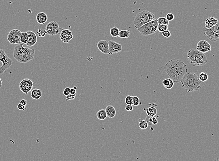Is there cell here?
<instances>
[{
  "label": "cell",
  "mask_w": 219,
  "mask_h": 161,
  "mask_svg": "<svg viewBox=\"0 0 219 161\" xmlns=\"http://www.w3.org/2000/svg\"><path fill=\"white\" fill-rule=\"evenodd\" d=\"M119 29L117 27H112L110 29V34L112 37H119Z\"/></svg>",
  "instance_id": "d4e9b609"
},
{
  "label": "cell",
  "mask_w": 219,
  "mask_h": 161,
  "mask_svg": "<svg viewBox=\"0 0 219 161\" xmlns=\"http://www.w3.org/2000/svg\"><path fill=\"white\" fill-rule=\"evenodd\" d=\"M37 34L38 37H44L47 34L46 31L44 29H39L37 31Z\"/></svg>",
  "instance_id": "4dcf8cb0"
},
{
  "label": "cell",
  "mask_w": 219,
  "mask_h": 161,
  "mask_svg": "<svg viewBox=\"0 0 219 161\" xmlns=\"http://www.w3.org/2000/svg\"><path fill=\"white\" fill-rule=\"evenodd\" d=\"M70 92H71V88H66L63 90V94L65 96H68L69 94H70Z\"/></svg>",
  "instance_id": "8d00e7d4"
},
{
  "label": "cell",
  "mask_w": 219,
  "mask_h": 161,
  "mask_svg": "<svg viewBox=\"0 0 219 161\" xmlns=\"http://www.w3.org/2000/svg\"><path fill=\"white\" fill-rule=\"evenodd\" d=\"M164 70L167 75L175 83L180 82L183 77L188 72V67L184 62L173 59L164 66Z\"/></svg>",
  "instance_id": "6da1fadb"
},
{
  "label": "cell",
  "mask_w": 219,
  "mask_h": 161,
  "mask_svg": "<svg viewBox=\"0 0 219 161\" xmlns=\"http://www.w3.org/2000/svg\"><path fill=\"white\" fill-rule=\"evenodd\" d=\"M204 35L212 42H216L219 40V22L212 28L206 29Z\"/></svg>",
  "instance_id": "ba28073f"
},
{
  "label": "cell",
  "mask_w": 219,
  "mask_h": 161,
  "mask_svg": "<svg viewBox=\"0 0 219 161\" xmlns=\"http://www.w3.org/2000/svg\"><path fill=\"white\" fill-rule=\"evenodd\" d=\"M73 37L72 32L68 29H63L60 34V38L65 43H69V41Z\"/></svg>",
  "instance_id": "4fadbf2b"
},
{
  "label": "cell",
  "mask_w": 219,
  "mask_h": 161,
  "mask_svg": "<svg viewBox=\"0 0 219 161\" xmlns=\"http://www.w3.org/2000/svg\"><path fill=\"white\" fill-rule=\"evenodd\" d=\"M162 35H163V37L166 38L170 37H171V35L170 32L168 30H167V31L162 32Z\"/></svg>",
  "instance_id": "d590c367"
},
{
  "label": "cell",
  "mask_w": 219,
  "mask_h": 161,
  "mask_svg": "<svg viewBox=\"0 0 219 161\" xmlns=\"http://www.w3.org/2000/svg\"><path fill=\"white\" fill-rule=\"evenodd\" d=\"M146 113L148 116H154L157 114V110L155 107H149L146 109Z\"/></svg>",
  "instance_id": "603a6c76"
},
{
  "label": "cell",
  "mask_w": 219,
  "mask_h": 161,
  "mask_svg": "<svg viewBox=\"0 0 219 161\" xmlns=\"http://www.w3.org/2000/svg\"><path fill=\"white\" fill-rule=\"evenodd\" d=\"M199 79L200 81L202 82H205L208 79V74L205 72H201L200 73L198 76Z\"/></svg>",
  "instance_id": "83f0119b"
},
{
  "label": "cell",
  "mask_w": 219,
  "mask_h": 161,
  "mask_svg": "<svg viewBox=\"0 0 219 161\" xmlns=\"http://www.w3.org/2000/svg\"><path fill=\"white\" fill-rule=\"evenodd\" d=\"M60 29L59 26L57 22L51 21L47 24L45 30L48 35L54 36L59 33Z\"/></svg>",
  "instance_id": "30bf717a"
},
{
  "label": "cell",
  "mask_w": 219,
  "mask_h": 161,
  "mask_svg": "<svg viewBox=\"0 0 219 161\" xmlns=\"http://www.w3.org/2000/svg\"><path fill=\"white\" fill-rule=\"evenodd\" d=\"M180 82L182 87L188 92L198 91L201 88V82L195 73L188 72Z\"/></svg>",
  "instance_id": "3957f363"
},
{
  "label": "cell",
  "mask_w": 219,
  "mask_h": 161,
  "mask_svg": "<svg viewBox=\"0 0 219 161\" xmlns=\"http://www.w3.org/2000/svg\"><path fill=\"white\" fill-rule=\"evenodd\" d=\"M125 103L127 105H133V98L131 96H127L125 99Z\"/></svg>",
  "instance_id": "d6a6232c"
},
{
  "label": "cell",
  "mask_w": 219,
  "mask_h": 161,
  "mask_svg": "<svg viewBox=\"0 0 219 161\" xmlns=\"http://www.w3.org/2000/svg\"><path fill=\"white\" fill-rule=\"evenodd\" d=\"M0 62L2 63V65L0 67V74L1 75L10 67L13 63L12 59L1 49H0Z\"/></svg>",
  "instance_id": "52a82bcc"
},
{
  "label": "cell",
  "mask_w": 219,
  "mask_h": 161,
  "mask_svg": "<svg viewBox=\"0 0 219 161\" xmlns=\"http://www.w3.org/2000/svg\"><path fill=\"white\" fill-rule=\"evenodd\" d=\"M196 49L200 52L205 53L211 50V46L208 41L202 40L197 43Z\"/></svg>",
  "instance_id": "5bb4252c"
},
{
  "label": "cell",
  "mask_w": 219,
  "mask_h": 161,
  "mask_svg": "<svg viewBox=\"0 0 219 161\" xmlns=\"http://www.w3.org/2000/svg\"><path fill=\"white\" fill-rule=\"evenodd\" d=\"M97 118L100 120H104L107 118V114L105 109H101L99 110L97 113Z\"/></svg>",
  "instance_id": "7402d4cb"
},
{
  "label": "cell",
  "mask_w": 219,
  "mask_h": 161,
  "mask_svg": "<svg viewBox=\"0 0 219 161\" xmlns=\"http://www.w3.org/2000/svg\"><path fill=\"white\" fill-rule=\"evenodd\" d=\"M163 86L167 90H171L174 86V82L171 78H167L162 82Z\"/></svg>",
  "instance_id": "44dd1931"
},
{
  "label": "cell",
  "mask_w": 219,
  "mask_h": 161,
  "mask_svg": "<svg viewBox=\"0 0 219 161\" xmlns=\"http://www.w3.org/2000/svg\"><path fill=\"white\" fill-rule=\"evenodd\" d=\"M218 22H219L218 20L215 17L213 16L208 17V18L206 20L205 22L206 29H208L214 27V26L217 23H218Z\"/></svg>",
  "instance_id": "e0dca14e"
},
{
  "label": "cell",
  "mask_w": 219,
  "mask_h": 161,
  "mask_svg": "<svg viewBox=\"0 0 219 161\" xmlns=\"http://www.w3.org/2000/svg\"><path fill=\"white\" fill-rule=\"evenodd\" d=\"M187 58L192 66H203L207 62V56L205 53L195 49L189 50Z\"/></svg>",
  "instance_id": "277c9868"
},
{
  "label": "cell",
  "mask_w": 219,
  "mask_h": 161,
  "mask_svg": "<svg viewBox=\"0 0 219 161\" xmlns=\"http://www.w3.org/2000/svg\"><path fill=\"white\" fill-rule=\"evenodd\" d=\"M20 103H21L22 105L24 106H26L27 104V101L25 99H22L20 101Z\"/></svg>",
  "instance_id": "b9f144b4"
},
{
  "label": "cell",
  "mask_w": 219,
  "mask_h": 161,
  "mask_svg": "<svg viewBox=\"0 0 219 161\" xmlns=\"http://www.w3.org/2000/svg\"><path fill=\"white\" fill-rule=\"evenodd\" d=\"M154 19H155V16L152 13L147 10L141 11L137 14V15L135 16L133 22L134 27L138 29V28L141 27L142 26L144 25L145 24L153 21Z\"/></svg>",
  "instance_id": "5b68a950"
},
{
  "label": "cell",
  "mask_w": 219,
  "mask_h": 161,
  "mask_svg": "<svg viewBox=\"0 0 219 161\" xmlns=\"http://www.w3.org/2000/svg\"><path fill=\"white\" fill-rule=\"evenodd\" d=\"M216 161H219V157H218V158H217L216 159Z\"/></svg>",
  "instance_id": "f6af8a7d"
},
{
  "label": "cell",
  "mask_w": 219,
  "mask_h": 161,
  "mask_svg": "<svg viewBox=\"0 0 219 161\" xmlns=\"http://www.w3.org/2000/svg\"><path fill=\"white\" fill-rule=\"evenodd\" d=\"M158 122L157 119H156V118L155 116H154L153 122H152V125H156L158 124Z\"/></svg>",
  "instance_id": "7bdbcfd3"
},
{
  "label": "cell",
  "mask_w": 219,
  "mask_h": 161,
  "mask_svg": "<svg viewBox=\"0 0 219 161\" xmlns=\"http://www.w3.org/2000/svg\"><path fill=\"white\" fill-rule=\"evenodd\" d=\"M24 44L20 43L15 47L14 50L13 56L15 59L20 63H27L34 58V49L24 47Z\"/></svg>",
  "instance_id": "7a4b0ae2"
},
{
  "label": "cell",
  "mask_w": 219,
  "mask_h": 161,
  "mask_svg": "<svg viewBox=\"0 0 219 161\" xmlns=\"http://www.w3.org/2000/svg\"><path fill=\"white\" fill-rule=\"evenodd\" d=\"M75 96L74 95H72V94H69L68 96H66V101H68L71 100H74L75 98Z\"/></svg>",
  "instance_id": "74e56055"
},
{
  "label": "cell",
  "mask_w": 219,
  "mask_h": 161,
  "mask_svg": "<svg viewBox=\"0 0 219 161\" xmlns=\"http://www.w3.org/2000/svg\"><path fill=\"white\" fill-rule=\"evenodd\" d=\"M37 22L40 24H44L48 20V16L44 12H40L37 14L36 16Z\"/></svg>",
  "instance_id": "ac0fdd59"
},
{
  "label": "cell",
  "mask_w": 219,
  "mask_h": 161,
  "mask_svg": "<svg viewBox=\"0 0 219 161\" xmlns=\"http://www.w3.org/2000/svg\"><path fill=\"white\" fill-rule=\"evenodd\" d=\"M130 34V32L129 30L124 29L119 32V37L123 39H126L129 37Z\"/></svg>",
  "instance_id": "cb8c5ba5"
},
{
  "label": "cell",
  "mask_w": 219,
  "mask_h": 161,
  "mask_svg": "<svg viewBox=\"0 0 219 161\" xmlns=\"http://www.w3.org/2000/svg\"><path fill=\"white\" fill-rule=\"evenodd\" d=\"M22 32L18 29H14L9 32L7 40L11 44H19L21 43Z\"/></svg>",
  "instance_id": "9c48e42d"
},
{
  "label": "cell",
  "mask_w": 219,
  "mask_h": 161,
  "mask_svg": "<svg viewBox=\"0 0 219 161\" xmlns=\"http://www.w3.org/2000/svg\"><path fill=\"white\" fill-rule=\"evenodd\" d=\"M109 43V55L118 53L122 50V45L111 40L108 41Z\"/></svg>",
  "instance_id": "7c38bea8"
},
{
  "label": "cell",
  "mask_w": 219,
  "mask_h": 161,
  "mask_svg": "<svg viewBox=\"0 0 219 161\" xmlns=\"http://www.w3.org/2000/svg\"><path fill=\"white\" fill-rule=\"evenodd\" d=\"M132 98H133V105L136 106L139 105L140 103V100L139 97L136 96H133Z\"/></svg>",
  "instance_id": "1f68e13d"
},
{
  "label": "cell",
  "mask_w": 219,
  "mask_h": 161,
  "mask_svg": "<svg viewBox=\"0 0 219 161\" xmlns=\"http://www.w3.org/2000/svg\"><path fill=\"white\" fill-rule=\"evenodd\" d=\"M157 22L158 24L169 25V21L167 19L166 17H159L158 19H157Z\"/></svg>",
  "instance_id": "f1b7e54d"
},
{
  "label": "cell",
  "mask_w": 219,
  "mask_h": 161,
  "mask_svg": "<svg viewBox=\"0 0 219 161\" xmlns=\"http://www.w3.org/2000/svg\"><path fill=\"white\" fill-rule=\"evenodd\" d=\"M28 34V41L27 45L28 47H31L35 45L37 41V37L35 32L32 31H27Z\"/></svg>",
  "instance_id": "2e32d148"
},
{
  "label": "cell",
  "mask_w": 219,
  "mask_h": 161,
  "mask_svg": "<svg viewBox=\"0 0 219 161\" xmlns=\"http://www.w3.org/2000/svg\"><path fill=\"white\" fill-rule=\"evenodd\" d=\"M166 18L168 21H172L174 19V16L173 13H169L167 14Z\"/></svg>",
  "instance_id": "e575fe53"
},
{
  "label": "cell",
  "mask_w": 219,
  "mask_h": 161,
  "mask_svg": "<svg viewBox=\"0 0 219 161\" xmlns=\"http://www.w3.org/2000/svg\"><path fill=\"white\" fill-rule=\"evenodd\" d=\"M125 109L127 111H131L133 109V107L132 105H127L125 106Z\"/></svg>",
  "instance_id": "ab89813d"
},
{
  "label": "cell",
  "mask_w": 219,
  "mask_h": 161,
  "mask_svg": "<svg viewBox=\"0 0 219 161\" xmlns=\"http://www.w3.org/2000/svg\"><path fill=\"white\" fill-rule=\"evenodd\" d=\"M77 87H74L73 88H71V92H70V94H72V95H74V96H76L77 94Z\"/></svg>",
  "instance_id": "f35d334b"
},
{
  "label": "cell",
  "mask_w": 219,
  "mask_h": 161,
  "mask_svg": "<svg viewBox=\"0 0 219 161\" xmlns=\"http://www.w3.org/2000/svg\"><path fill=\"white\" fill-rule=\"evenodd\" d=\"M107 116L110 118H114L116 114V110L114 107L112 105H109L105 109Z\"/></svg>",
  "instance_id": "d6986e66"
},
{
  "label": "cell",
  "mask_w": 219,
  "mask_h": 161,
  "mask_svg": "<svg viewBox=\"0 0 219 161\" xmlns=\"http://www.w3.org/2000/svg\"><path fill=\"white\" fill-rule=\"evenodd\" d=\"M34 86V84L31 80L28 79H23L20 82L19 84L20 89L22 92L25 94H28Z\"/></svg>",
  "instance_id": "8fae6325"
},
{
  "label": "cell",
  "mask_w": 219,
  "mask_h": 161,
  "mask_svg": "<svg viewBox=\"0 0 219 161\" xmlns=\"http://www.w3.org/2000/svg\"><path fill=\"white\" fill-rule=\"evenodd\" d=\"M139 126L142 130H145L148 128V124L147 122L143 119H139Z\"/></svg>",
  "instance_id": "4316f807"
},
{
  "label": "cell",
  "mask_w": 219,
  "mask_h": 161,
  "mask_svg": "<svg viewBox=\"0 0 219 161\" xmlns=\"http://www.w3.org/2000/svg\"><path fill=\"white\" fill-rule=\"evenodd\" d=\"M17 108L18 109L20 110H22V111H24L26 109V107L22 105L21 103H19L17 105Z\"/></svg>",
  "instance_id": "60d3db41"
},
{
  "label": "cell",
  "mask_w": 219,
  "mask_h": 161,
  "mask_svg": "<svg viewBox=\"0 0 219 161\" xmlns=\"http://www.w3.org/2000/svg\"><path fill=\"white\" fill-rule=\"evenodd\" d=\"M153 118L154 116H146L145 120L147 122V124L148 125H152V122H153Z\"/></svg>",
  "instance_id": "836d02e7"
},
{
  "label": "cell",
  "mask_w": 219,
  "mask_h": 161,
  "mask_svg": "<svg viewBox=\"0 0 219 161\" xmlns=\"http://www.w3.org/2000/svg\"><path fill=\"white\" fill-rule=\"evenodd\" d=\"M97 47L100 52L104 54H109V43L108 41L101 40L97 43Z\"/></svg>",
  "instance_id": "9a60e30c"
},
{
  "label": "cell",
  "mask_w": 219,
  "mask_h": 161,
  "mask_svg": "<svg viewBox=\"0 0 219 161\" xmlns=\"http://www.w3.org/2000/svg\"><path fill=\"white\" fill-rule=\"evenodd\" d=\"M3 81H2V80H1V78H0V88L2 87V86H3Z\"/></svg>",
  "instance_id": "ee69618b"
},
{
  "label": "cell",
  "mask_w": 219,
  "mask_h": 161,
  "mask_svg": "<svg viewBox=\"0 0 219 161\" xmlns=\"http://www.w3.org/2000/svg\"><path fill=\"white\" fill-rule=\"evenodd\" d=\"M42 92L41 90L37 88H35L32 90L31 93V97L35 100H39L41 97Z\"/></svg>",
  "instance_id": "ffe728a7"
},
{
  "label": "cell",
  "mask_w": 219,
  "mask_h": 161,
  "mask_svg": "<svg viewBox=\"0 0 219 161\" xmlns=\"http://www.w3.org/2000/svg\"><path fill=\"white\" fill-rule=\"evenodd\" d=\"M168 25L158 24V31L162 33V32L167 31L168 29Z\"/></svg>",
  "instance_id": "f546056e"
},
{
  "label": "cell",
  "mask_w": 219,
  "mask_h": 161,
  "mask_svg": "<svg viewBox=\"0 0 219 161\" xmlns=\"http://www.w3.org/2000/svg\"><path fill=\"white\" fill-rule=\"evenodd\" d=\"M28 34L27 32H22L21 37V43L27 45L28 41Z\"/></svg>",
  "instance_id": "484cf974"
},
{
  "label": "cell",
  "mask_w": 219,
  "mask_h": 161,
  "mask_svg": "<svg viewBox=\"0 0 219 161\" xmlns=\"http://www.w3.org/2000/svg\"><path fill=\"white\" fill-rule=\"evenodd\" d=\"M158 23L157 22V19H154L153 21L142 26L137 29L141 35L147 36L152 35L156 33L158 31Z\"/></svg>",
  "instance_id": "8992f818"
}]
</instances>
